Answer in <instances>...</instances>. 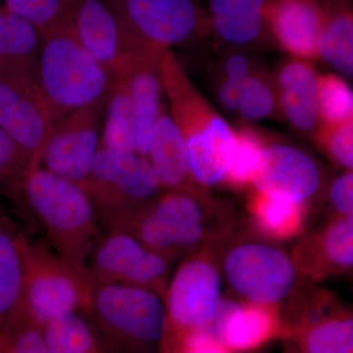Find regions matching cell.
<instances>
[{"label": "cell", "instance_id": "1", "mask_svg": "<svg viewBox=\"0 0 353 353\" xmlns=\"http://www.w3.org/2000/svg\"><path fill=\"white\" fill-rule=\"evenodd\" d=\"M17 199L39 221L57 256L88 279V259L102 226L83 188L38 165L23 178Z\"/></svg>", "mask_w": 353, "mask_h": 353}, {"label": "cell", "instance_id": "2", "mask_svg": "<svg viewBox=\"0 0 353 353\" xmlns=\"http://www.w3.org/2000/svg\"><path fill=\"white\" fill-rule=\"evenodd\" d=\"M164 94L170 115L189 153L190 178L203 185L226 181L236 148V132L190 82L171 50L160 58Z\"/></svg>", "mask_w": 353, "mask_h": 353}, {"label": "cell", "instance_id": "3", "mask_svg": "<svg viewBox=\"0 0 353 353\" xmlns=\"http://www.w3.org/2000/svg\"><path fill=\"white\" fill-rule=\"evenodd\" d=\"M112 85L105 70L81 43L72 22L43 34L38 87L53 127L108 94Z\"/></svg>", "mask_w": 353, "mask_h": 353}, {"label": "cell", "instance_id": "4", "mask_svg": "<svg viewBox=\"0 0 353 353\" xmlns=\"http://www.w3.org/2000/svg\"><path fill=\"white\" fill-rule=\"evenodd\" d=\"M92 316L104 353H158L168 332L160 294L122 285L92 287Z\"/></svg>", "mask_w": 353, "mask_h": 353}, {"label": "cell", "instance_id": "5", "mask_svg": "<svg viewBox=\"0 0 353 353\" xmlns=\"http://www.w3.org/2000/svg\"><path fill=\"white\" fill-rule=\"evenodd\" d=\"M79 185L108 232L119 227L163 189L148 158L102 146L90 175Z\"/></svg>", "mask_w": 353, "mask_h": 353}, {"label": "cell", "instance_id": "6", "mask_svg": "<svg viewBox=\"0 0 353 353\" xmlns=\"http://www.w3.org/2000/svg\"><path fill=\"white\" fill-rule=\"evenodd\" d=\"M92 287L53 250L28 240L24 285L18 307L43 330L60 316L83 311L92 313Z\"/></svg>", "mask_w": 353, "mask_h": 353}, {"label": "cell", "instance_id": "7", "mask_svg": "<svg viewBox=\"0 0 353 353\" xmlns=\"http://www.w3.org/2000/svg\"><path fill=\"white\" fill-rule=\"evenodd\" d=\"M205 209L194 194L170 190L130 216L111 232H123L167 259L197 245L205 233Z\"/></svg>", "mask_w": 353, "mask_h": 353}, {"label": "cell", "instance_id": "8", "mask_svg": "<svg viewBox=\"0 0 353 353\" xmlns=\"http://www.w3.org/2000/svg\"><path fill=\"white\" fill-rule=\"evenodd\" d=\"M72 24L81 43L113 83L158 61L164 52L139 43L104 0H79Z\"/></svg>", "mask_w": 353, "mask_h": 353}, {"label": "cell", "instance_id": "9", "mask_svg": "<svg viewBox=\"0 0 353 353\" xmlns=\"http://www.w3.org/2000/svg\"><path fill=\"white\" fill-rule=\"evenodd\" d=\"M139 43L171 50L196 38L204 24L196 0H104Z\"/></svg>", "mask_w": 353, "mask_h": 353}, {"label": "cell", "instance_id": "10", "mask_svg": "<svg viewBox=\"0 0 353 353\" xmlns=\"http://www.w3.org/2000/svg\"><path fill=\"white\" fill-rule=\"evenodd\" d=\"M92 287L122 285L160 294L166 285L169 259L123 232H108L99 239L88 262Z\"/></svg>", "mask_w": 353, "mask_h": 353}, {"label": "cell", "instance_id": "11", "mask_svg": "<svg viewBox=\"0 0 353 353\" xmlns=\"http://www.w3.org/2000/svg\"><path fill=\"white\" fill-rule=\"evenodd\" d=\"M108 97L109 92L57 123L43 146L39 165L74 183L85 180L101 145Z\"/></svg>", "mask_w": 353, "mask_h": 353}, {"label": "cell", "instance_id": "12", "mask_svg": "<svg viewBox=\"0 0 353 353\" xmlns=\"http://www.w3.org/2000/svg\"><path fill=\"white\" fill-rule=\"evenodd\" d=\"M228 283L250 303L272 306L290 294L296 281L292 260L277 248L243 243L228 253L224 264Z\"/></svg>", "mask_w": 353, "mask_h": 353}, {"label": "cell", "instance_id": "13", "mask_svg": "<svg viewBox=\"0 0 353 353\" xmlns=\"http://www.w3.org/2000/svg\"><path fill=\"white\" fill-rule=\"evenodd\" d=\"M221 290V274L212 262L202 259L183 262L166 292L168 327L182 334L208 326L223 299Z\"/></svg>", "mask_w": 353, "mask_h": 353}, {"label": "cell", "instance_id": "14", "mask_svg": "<svg viewBox=\"0 0 353 353\" xmlns=\"http://www.w3.org/2000/svg\"><path fill=\"white\" fill-rule=\"evenodd\" d=\"M0 128L20 146L32 166L41 164L53 124L39 87L0 79Z\"/></svg>", "mask_w": 353, "mask_h": 353}, {"label": "cell", "instance_id": "15", "mask_svg": "<svg viewBox=\"0 0 353 353\" xmlns=\"http://www.w3.org/2000/svg\"><path fill=\"white\" fill-rule=\"evenodd\" d=\"M252 183L259 194L304 203L319 190L321 174L307 152L287 143H272L264 146Z\"/></svg>", "mask_w": 353, "mask_h": 353}, {"label": "cell", "instance_id": "16", "mask_svg": "<svg viewBox=\"0 0 353 353\" xmlns=\"http://www.w3.org/2000/svg\"><path fill=\"white\" fill-rule=\"evenodd\" d=\"M323 21L317 0H268L265 9V23L279 44L297 57H318Z\"/></svg>", "mask_w": 353, "mask_h": 353}, {"label": "cell", "instance_id": "17", "mask_svg": "<svg viewBox=\"0 0 353 353\" xmlns=\"http://www.w3.org/2000/svg\"><path fill=\"white\" fill-rule=\"evenodd\" d=\"M43 34L0 4V79L38 87Z\"/></svg>", "mask_w": 353, "mask_h": 353}, {"label": "cell", "instance_id": "18", "mask_svg": "<svg viewBox=\"0 0 353 353\" xmlns=\"http://www.w3.org/2000/svg\"><path fill=\"white\" fill-rule=\"evenodd\" d=\"M318 81L313 67L301 60L285 64L279 73L283 109L299 131H312L320 119Z\"/></svg>", "mask_w": 353, "mask_h": 353}, {"label": "cell", "instance_id": "19", "mask_svg": "<svg viewBox=\"0 0 353 353\" xmlns=\"http://www.w3.org/2000/svg\"><path fill=\"white\" fill-rule=\"evenodd\" d=\"M148 159L163 189L182 190L190 178L189 153L182 132L163 109L150 139Z\"/></svg>", "mask_w": 353, "mask_h": 353}, {"label": "cell", "instance_id": "20", "mask_svg": "<svg viewBox=\"0 0 353 353\" xmlns=\"http://www.w3.org/2000/svg\"><path fill=\"white\" fill-rule=\"evenodd\" d=\"M26 243L27 238L18 233L0 205V336L22 296Z\"/></svg>", "mask_w": 353, "mask_h": 353}, {"label": "cell", "instance_id": "21", "mask_svg": "<svg viewBox=\"0 0 353 353\" xmlns=\"http://www.w3.org/2000/svg\"><path fill=\"white\" fill-rule=\"evenodd\" d=\"M159 65L160 59L145 65L126 79L136 114V152L146 158L153 129L164 109Z\"/></svg>", "mask_w": 353, "mask_h": 353}, {"label": "cell", "instance_id": "22", "mask_svg": "<svg viewBox=\"0 0 353 353\" xmlns=\"http://www.w3.org/2000/svg\"><path fill=\"white\" fill-rule=\"evenodd\" d=\"M280 331V322L272 306L236 303L228 316L221 343L232 352H250L263 345Z\"/></svg>", "mask_w": 353, "mask_h": 353}, {"label": "cell", "instance_id": "23", "mask_svg": "<svg viewBox=\"0 0 353 353\" xmlns=\"http://www.w3.org/2000/svg\"><path fill=\"white\" fill-rule=\"evenodd\" d=\"M268 0H211V23L218 37L233 46L259 39Z\"/></svg>", "mask_w": 353, "mask_h": 353}, {"label": "cell", "instance_id": "24", "mask_svg": "<svg viewBox=\"0 0 353 353\" xmlns=\"http://www.w3.org/2000/svg\"><path fill=\"white\" fill-rule=\"evenodd\" d=\"M299 353H353V319L348 314L310 320L292 330Z\"/></svg>", "mask_w": 353, "mask_h": 353}, {"label": "cell", "instance_id": "25", "mask_svg": "<svg viewBox=\"0 0 353 353\" xmlns=\"http://www.w3.org/2000/svg\"><path fill=\"white\" fill-rule=\"evenodd\" d=\"M90 315L76 311L48 323L41 330L48 353H104L94 319H88Z\"/></svg>", "mask_w": 353, "mask_h": 353}, {"label": "cell", "instance_id": "26", "mask_svg": "<svg viewBox=\"0 0 353 353\" xmlns=\"http://www.w3.org/2000/svg\"><path fill=\"white\" fill-rule=\"evenodd\" d=\"M136 114L129 85L127 80L119 81L109 90L99 148L136 152Z\"/></svg>", "mask_w": 353, "mask_h": 353}, {"label": "cell", "instance_id": "27", "mask_svg": "<svg viewBox=\"0 0 353 353\" xmlns=\"http://www.w3.org/2000/svg\"><path fill=\"white\" fill-rule=\"evenodd\" d=\"M324 10L318 57L347 78L353 77V19L350 9Z\"/></svg>", "mask_w": 353, "mask_h": 353}, {"label": "cell", "instance_id": "28", "mask_svg": "<svg viewBox=\"0 0 353 353\" xmlns=\"http://www.w3.org/2000/svg\"><path fill=\"white\" fill-rule=\"evenodd\" d=\"M257 225L272 238L287 240L303 227V203L259 194L253 202Z\"/></svg>", "mask_w": 353, "mask_h": 353}, {"label": "cell", "instance_id": "29", "mask_svg": "<svg viewBox=\"0 0 353 353\" xmlns=\"http://www.w3.org/2000/svg\"><path fill=\"white\" fill-rule=\"evenodd\" d=\"M79 0H0V4L46 34L72 22Z\"/></svg>", "mask_w": 353, "mask_h": 353}, {"label": "cell", "instance_id": "30", "mask_svg": "<svg viewBox=\"0 0 353 353\" xmlns=\"http://www.w3.org/2000/svg\"><path fill=\"white\" fill-rule=\"evenodd\" d=\"M318 102L320 119L324 121L326 126H339L352 120V88L341 77L334 74L319 76Z\"/></svg>", "mask_w": 353, "mask_h": 353}, {"label": "cell", "instance_id": "31", "mask_svg": "<svg viewBox=\"0 0 353 353\" xmlns=\"http://www.w3.org/2000/svg\"><path fill=\"white\" fill-rule=\"evenodd\" d=\"M264 146L263 141L252 130L236 132V152L226 181L236 187L252 183L259 172Z\"/></svg>", "mask_w": 353, "mask_h": 353}, {"label": "cell", "instance_id": "32", "mask_svg": "<svg viewBox=\"0 0 353 353\" xmlns=\"http://www.w3.org/2000/svg\"><path fill=\"white\" fill-rule=\"evenodd\" d=\"M0 340L7 353H48L41 330L18 306L9 316Z\"/></svg>", "mask_w": 353, "mask_h": 353}, {"label": "cell", "instance_id": "33", "mask_svg": "<svg viewBox=\"0 0 353 353\" xmlns=\"http://www.w3.org/2000/svg\"><path fill=\"white\" fill-rule=\"evenodd\" d=\"M31 161L2 128H0V194L17 199L18 190Z\"/></svg>", "mask_w": 353, "mask_h": 353}, {"label": "cell", "instance_id": "34", "mask_svg": "<svg viewBox=\"0 0 353 353\" xmlns=\"http://www.w3.org/2000/svg\"><path fill=\"white\" fill-rule=\"evenodd\" d=\"M276 108L275 95L263 77L252 73L243 87L238 111L248 121L270 117Z\"/></svg>", "mask_w": 353, "mask_h": 353}, {"label": "cell", "instance_id": "35", "mask_svg": "<svg viewBox=\"0 0 353 353\" xmlns=\"http://www.w3.org/2000/svg\"><path fill=\"white\" fill-rule=\"evenodd\" d=\"M322 248L330 263L341 269L353 265V220L341 216L332 223L322 239Z\"/></svg>", "mask_w": 353, "mask_h": 353}, {"label": "cell", "instance_id": "36", "mask_svg": "<svg viewBox=\"0 0 353 353\" xmlns=\"http://www.w3.org/2000/svg\"><path fill=\"white\" fill-rule=\"evenodd\" d=\"M225 72L226 80L220 85L218 99L223 108L234 112L238 110L243 87L252 72L248 58L241 54L228 57Z\"/></svg>", "mask_w": 353, "mask_h": 353}, {"label": "cell", "instance_id": "37", "mask_svg": "<svg viewBox=\"0 0 353 353\" xmlns=\"http://www.w3.org/2000/svg\"><path fill=\"white\" fill-rule=\"evenodd\" d=\"M327 150L336 162L352 170L353 167V120L339 126L325 128Z\"/></svg>", "mask_w": 353, "mask_h": 353}, {"label": "cell", "instance_id": "38", "mask_svg": "<svg viewBox=\"0 0 353 353\" xmlns=\"http://www.w3.org/2000/svg\"><path fill=\"white\" fill-rule=\"evenodd\" d=\"M330 199L332 204L341 216L352 217L353 214V173L339 176L332 183L330 189Z\"/></svg>", "mask_w": 353, "mask_h": 353}, {"label": "cell", "instance_id": "39", "mask_svg": "<svg viewBox=\"0 0 353 353\" xmlns=\"http://www.w3.org/2000/svg\"><path fill=\"white\" fill-rule=\"evenodd\" d=\"M179 353H233L223 343L211 338L208 334L192 330L181 334Z\"/></svg>", "mask_w": 353, "mask_h": 353}, {"label": "cell", "instance_id": "40", "mask_svg": "<svg viewBox=\"0 0 353 353\" xmlns=\"http://www.w3.org/2000/svg\"><path fill=\"white\" fill-rule=\"evenodd\" d=\"M0 353H7L6 348H4L3 345H2L1 340H0Z\"/></svg>", "mask_w": 353, "mask_h": 353}]
</instances>
